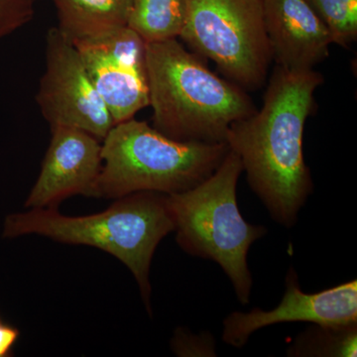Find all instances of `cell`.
Listing matches in <instances>:
<instances>
[{
	"label": "cell",
	"mask_w": 357,
	"mask_h": 357,
	"mask_svg": "<svg viewBox=\"0 0 357 357\" xmlns=\"http://www.w3.org/2000/svg\"><path fill=\"white\" fill-rule=\"evenodd\" d=\"M316 70L277 66L262 107L234 122L225 137L241 159L250 189L272 220L292 229L301 208L314 191L303 152V136L314 109V93L323 84Z\"/></svg>",
	"instance_id": "obj_1"
},
{
	"label": "cell",
	"mask_w": 357,
	"mask_h": 357,
	"mask_svg": "<svg viewBox=\"0 0 357 357\" xmlns=\"http://www.w3.org/2000/svg\"><path fill=\"white\" fill-rule=\"evenodd\" d=\"M201 58L177 39L146 43L153 128L178 141L225 143L230 126L255 114V105Z\"/></svg>",
	"instance_id": "obj_2"
},
{
	"label": "cell",
	"mask_w": 357,
	"mask_h": 357,
	"mask_svg": "<svg viewBox=\"0 0 357 357\" xmlns=\"http://www.w3.org/2000/svg\"><path fill=\"white\" fill-rule=\"evenodd\" d=\"M175 230L168 195L138 192L117 199L102 213L69 217L54 208L13 213L4 220L2 236L37 234L57 243L100 249L132 272L151 314L150 266L157 246Z\"/></svg>",
	"instance_id": "obj_3"
},
{
	"label": "cell",
	"mask_w": 357,
	"mask_h": 357,
	"mask_svg": "<svg viewBox=\"0 0 357 357\" xmlns=\"http://www.w3.org/2000/svg\"><path fill=\"white\" fill-rule=\"evenodd\" d=\"M229 151L227 143L172 139L133 117L114 124L102 141L95 197L188 191L210 177Z\"/></svg>",
	"instance_id": "obj_4"
},
{
	"label": "cell",
	"mask_w": 357,
	"mask_h": 357,
	"mask_svg": "<svg viewBox=\"0 0 357 357\" xmlns=\"http://www.w3.org/2000/svg\"><path fill=\"white\" fill-rule=\"evenodd\" d=\"M243 172L241 159L229 150L204 182L168 197L178 246L188 255L218 263L231 282L237 299L248 305L253 285L248 251L266 236L267 229L246 222L239 211L236 188Z\"/></svg>",
	"instance_id": "obj_5"
},
{
	"label": "cell",
	"mask_w": 357,
	"mask_h": 357,
	"mask_svg": "<svg viewBox=\"0 0 357 357\" xmlns=\"http://www.w3.org/2000/svg\"><path fill=\"white\" fill-rule=\"evenodd\" d=\"M180 38L243 89L262 86L273 60L263 0H185Z\"/></svg>",
	"instance_id": "obj_6"
},
{
	"label": "cell",
	"mask_w": 357,
	"mask_h": 357,
	"mask_svg": "<svg viewBox=\"0 0 357 357\" xmlns=\"http://www.w3.org/2000/svg\"><path fill=\"white\" fill-rule=\"evenodd\" d=\"M50 128L86 131L102 141L114 126L74 44L57 27L46 38V69L36 95Z\"/></svg>",
	"instance_id": "obj_7"
},
{
	"label": "cell",
	"mask_w": 357,
	"mask_h": 357,
	"mask_svg": "<svg viewBox=\"0 0 357 357\" xmlns=\"http://www.w3.org/2000/svg\"><path fill=\"white\" fill-rule=\"evenodd\" d=\"M114 124L149 107L146 43L128 26L74 44Z\"/></svg>",
	"instance_id": "obj_8"
},
{
	"label": "cell",
	"mask_w": 357,
	"mask_h": 357,
	"mask_svg": "<svg viewBox=\"0 0 357 357\" xmlns=\"http://www.w3.org/2000/svg\"><path fill=\"white\" fill-rule=\"evenodd\" d=\"M286 290L280 304L270 311L255 307L250 312H234L223 321L222 340L236 349L266 326L283 323H311L319 326L357 324V281L344 282L317 293L301 289L293 267L286 276Z\"/></svg>",
	"instance_id": "obj_9"
},
{
	"label": "cell",
	"mask_w": 357,
	"mask_h": 357,
	"mask_svg": "<svg viewBox=\"0 0 357 357\" xmlns=\"http://www.w3.org/2000/svg\"><path fill=\"white\" fill-rule=\"evenodd\" d=\"M52 139L26 208H53L75 195L95 197L102 170V141L70 128H51Z\"/></svg>",
	"instance_id": "obj_10"
},
{
	"label": "cell",
	"mask_w": 357,
	"mask_h": 357,
	"mask_svg": "<svg viewBox=\"0 0 357 357\" xmlns=\"http://www.w3.org/2000/svg\"><path fill=\"white\" fill-rule=\"evenodd\" d=\"M272 59L292 70H312L330 55L332 36L307 0H263Z\"/></svg>",
	"instance_id": "obj_11"
},
{
	"label": "cell",
	"mask_w": 357,
	"mask_h": 357,
	"mask_svg": "<svg viewBox=\"0 0 357 357\" xmlns=\"http://www.w3.org/2000/svg\"><path fill=\"white\" fill-rule=\"evenodd\" d=\"M132 0H53L57 28L73 44L102 38L128 26Z\"/></svg>",
	"instance_id": "obj_12"
},
{
	"label": "cell",
	"mask_w": 357,
	"mask_h": 357,
	"mask_svg": "<svg viewBox=\"0 0 357 357\" xmlns=\"http://www.w3.org/2000/svg\"><path fill=\"white\" fill-rule=\"evenodd\" d=\"M185 15V0H132L128 27L145 43L177 39Z\"/></svg>",
	"instance_id": "obj_13"
},
{
	"label": "cell",
	"mask_w": 357,
	"mask_h": 357,
	"mask_svg": "<svg viewBox=\"0 0 357 357\" xmlns=\"http://www.w3.org/2000/svg\"><path fill=\"white\" fill-rule=\"evenodd\" d=\"M289 347L288 356L352 357L357 354V324L319 326L312 324Z\"/></svg>",
	"instance_id": "obj_14"
},
{
	"label": "cell",
	"mask_w": 357,
	"mask_h": 357,
	"mask_svg": "<svg viewBox=\"0 0 357 357\" xmlns=\"http://www.w3.org/2000/svg\"><path fill=\"white\" fill-rule=\"evenodd\" d=\"M328 28L333 42L347 47L357 38V0H307Z\"/></svg>",
	"instance_id": "obj_15"
},
{
	"label": "cell",
	"mask_w": 357,
	"mask_h": 357,
	"mask_svg": "<svg viewBox=\"0 0 357 357\" xmlns=\"http://www.w3.org/2000/svg\"><path fill=\"white\" fill-rule=\"evenodd\" d=\"M36 0H0V40L33 20Z\"/></svg>",
	"instance_id": "obj_16"
},
{
	"label": "cell",
	"mask_w": 357,
	"mask_h": 357,
	"mask_svg": "<svg viewBox=\"0 0 357 357\" xmlns=\"http://www.w3.org/2000/svg\"><path fill=\"white\" fill-rule=\"evenodd\" d=\"M172 349L178 356H215V337L211 333L192 335L178 328L172 340Z\"/></svg>",
	"instance_id": "obj_17"
},
{
	"label": "cell",
	"mask_w": 357,
	"mask_h": 357,
	"mask_svg": "<svg viewBox=\"0 0 357 357\" xmlns=\"http://www.w3.org/2000/svg\"><path fill=\"white\" fill-rule=\"evenodd\" d=\"M20 333L18 328L13 326L0 323V357L10 356L11 352Z\"/></svg>",
	"instance_id": "obj_18"
},
{
	"label": "cell",
	"mask_w": 357,
	"mask_h": 357,
	"mask_svg": "<svg viewBox=\"0 0 357 357\" xmlns=\"http://www.w3.org/2000/svg\"><path fill=\"white\" fill-rule=\"evenodd\" d=\"M0 323H1V319H0Z\"/></svg>",
	"instance_id": "obj_19"
}]
</instances>
